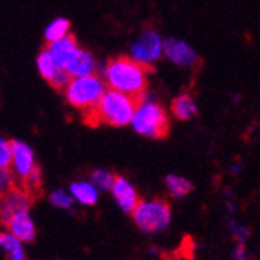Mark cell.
Returning <instances> with one entry per match:
<instances>
[{
    "instance_id": "obj_1",
    "label": "cell",
    "mask_w": 260,
    "mask_h": 260,
    "mask_svg": "<svg viewBox=\"0 0 260 260\" xmlns=\"http://www.w3.org/2000/svg\"><path fill=\"white\" fill-rule=\"evenodd\" d=\"M151 70V66L140 64L131 56H117L106 62L103 81L108 89L123 92L140 102L147 97L148 75Z\"/></svg>"
},
{
    "instance_id": "obj_2",
    "label": "cell",
    "mask_w": 260,
    "mask_h": 260,
    "mask_svg": "<svg viewBox=\"0 0 260 260\" xmlns=\"http://www.w3.org/2000/svg\"><path fill=\"white\" fill-rule=\"evenodd\" d=\"M137 103H139L137 99L126 95L123 92L106 87L97 106L84 115L89 117L87 119L89 125L105 123L109 126L122 128L129 125Z\"/></svg>"
},
{
    "instance_id": "obj_3",
    "label": "cell",
    "mask_w": 260,
    "mask_h": 260,
    "mask_svg": "<svg viewBox=\"0 0 260 260\" xmlns=\"http://www.w3.org/2000/svg\"><path fill=\"white\" fill-rule=\"evenodd\" d=\"M129 125L137 134L150 139H162L170 131L169 114L157 102L145 97L137 103Z\"/></svg>"
},
{
    "instance_id": "obj_4",
    "label": "cell",
    "mask_w": 260,
    "mask_h": 260,
    "mask_svg": "<svg viewBox=\"0 0 260 260\" xmlns=\"http://www.w3.org/2000/svg\"><path fill=\"white\" fill-rule=\"evenodd\" d=\"M62 90L66 102L70 106L81 111L83 114H87L97 106L103 92L106 90V84L100 77L92 74L70 78Z\"/></svg>"
},
{
    "instance_id": "obj_5",
    "label": "cell",
    "mask_w": 260,
    "mask_h": 260,
    "mask_svg": "<svg viewBox=\"0 0 260 260\" xmlns=\"http://www.w3.org/2000/svg\"><path fill=\"white\" fill-rule=\"evenodd\" d=\"M133 221L144 234H157L172 223V207L164 200L139 201L131 212Z\"/></svg>"
},
{
    "instance_id": "obj_6",
    "label": "cell",
    "mask_w": 260,
    "mask_h": 260,
    "mask_svg": "<svg viewBox=\"0 0 260 260\" xmlns=\"http://www.w3.org/2000/svg\"><path fill=\"white\" fill-rule=\"evenodd\" d=\"M164 55V39L154 30H147L131 45L129 56L140 64L151 66Z\"/></svg>"
},
{
    "instance_id": "obj_7",
    "label": "cell",
    "mask_w": 260,
    "mask_h": 260,
    "mask_svg": "<svg viewBox=\"0 0 260 260\" xmlns=\"http://www.w3.org/2000/svg\"><path fill=\"white\" fill-rule=\"evenodd\" d=\"M10 147H11L10 169H11L14 178L19 179V184L22 185L36 167L35 153H33L31 147L22 140H11Z\"/></svg>"
},
{
    "instance_id": "obj_8",
    "label": "cell",
    "mask_w": 260,
    "mask_h": 260,
    "mask_svg": "<svg viewBox=\"0 0 260 260\" xmlns=\"http://www.w3.org/2000/svg\"><path fill=\"white\" fill-rule=\"evenodd\" d=\"M30 192L20 184H14L8 192L0 195V221L4 224L20 210H30Z\"/></svg>"
},
{
    "instance_id": "obj_9",
    "label": "cell",
    "mask_w": 260,
    "mask_h": 260,
    "mask_svg": "<svg viewBox=\"0 0 260 260\" xmlns=\"http://www.w3.org/2000/svg\"><path fill=\"white\" fill-rule=\"evenodd\" d=\"M36 64H38V70H39L41 77L52 87L59 90V89H64V86L69 83L70 77L66 72V69H61L52 59V56L49 55V52H47L45 49L39 53V56L36 59Z\"/></svg>"
},
{
    "instance_id": "obj_10",
    "label": "cell",
    "mask_w": 260,
    "mask_h": 260,
    "mask_svg": "<svg viewBox=\"0 0 260 260\" xmlns=\"http://www.w3.org/2000/svg\"><path fill=\"white\" fill-rule=\"evenodd\" d=\"M164 55L173 64L181 66V67H192L200 61L197 52L190 45L175 38H169L164 41Z\"/></svg>"
},
{
    "instance_id": "obj_11",
    "label": "cell",
    "mask_w": 260,
    "mask_h": 260,
    "mask_svg": "<svg viewBox=\"0 0 260 260\" xmlns=\"http://www.w3.org/2000/svg\"><path fill=\"white\" fill-rule=\"evenodd\" d=\"M5 226L22 243H30L36 239L38 229H36V224L30 215V210L16 212L14 215L10 217V220L5 223Z\"/></svg>"
},
{
    "instance_id": "obj_12",
    "label": "cell",
    "mask_w": 260,
    "mask_h": 260,
    "mask_svg": "<svg viewBox=\"0 0 260 260\" xmlns=\"http://www.w3.org/2000/svg\"><path fill=\"white\" fill-rule=\"evenodd\" d=\"M111 192L117 206H119L120 210H123L125 214H131L136 204L140 201L134 185L126 178H122V176H115L114 184L111 187Z\"/></svg>"
},
{
    "instance_id": "obj_13",
    "label": "cell",
    "mask_w": 260,
    "mask_h": 260,
    "mask_svg": "<svg viewBox=\"0 0 260 260\" xmlns=\"http://www.w3.org/2000/svg\"><path fill=\"white\" fill-rule=\"evenodd\" d=\"M78 42L75 39L74 35H67L58 41H53V42H49L45 47V50L49 52V55L52 56V59L61 67L64 69L67 66V62L70 61V58H72L75 55V52L78 50Z\"/></svg>"
},
{
    "instance_id": "obj_14",
    "label": "cell",
    "mask_w": 260,
    "mask_h": 260,
    "mask_svg": "<svg viewBox=\"0 0 260 260\" xmlns=\"http://www.w3.org/2000/svg\"><path fill=\"white\" fill-rule=\"evenodd\" d=\"M64 69H66V72L69 74L70 78L86 77V75L95 74L97 62H95V58L92 56L90 52L78 47V50L75 52V55L72 58H70V61L67 62V66Z\"/></svg>"
},
{
    "instance_id": "obj_15",
    "label": "cell",
    "mask_w": 260,
    "mask_h": 260,
    "mask_svg": "<svg viewBox=\"0 0 260 260\" xmlns=\"http://www.w3.org/2000/svg\"><path fill=\"white\" fill-rule=\"evenodd\" d=\"M69 193L75 203H80L83 206H95L99 201V188L87 181L74 182L69 188Z\"/></svg>"
},
{
    "instance_id": "obj_16",
    "label": "cell",
    "mask_w": 260,
    "mask_h": 260,
    "mask_svg": "<svg viewBox=\"0 0 260 260\" xmlns=\"http://www.w3.org/2000/svg\"><path fill=\"white\" fill-rule=\"evenodd\" d=\"M172 112L178 120H190L198 115V106L190 93H181L172 103Z\"/></svg>"
},
{
    "instance_id": "obj_17",
    "label": "cell",
    "mask_w": 260,
    "mask_h": 260,
    "mask_svg": "<svg viewBox=\"0 0 260 260\" xmlns=\"http://www.w3.org/2000/svg\"><path fill=\"white\" fill-rule=\"evenodd\" d=\"M0 249L5 252V260H25L22 242L16 239L10 231L0 232Z\"/></svg>"
},
{
    "instance_id": "obj_18",
    "label": "cell",
    "mask_w": 260,
    "mask_h": 260,
    "mask_svg": "<svg viewBox=\"0 0 260 260\" xmlns=\"http://www.w3.org/2000/svg\"><path fill=\"white\" fill-rule=\"evenodd\" d=\"M165 185H167L170 195L173 198H178V200L187 197L193 188L190 181H187L185 178L178 176V175H169L167 178H165Z\"/></svg>"
},
{
    "instance_id": "obj_19",
    "label": "cell",
    "mask_w": 260,
    "mask_h": 260,
    "mask_svg": "<svg viewBox=\"0 0 260 260\" xmlns=\"http://www.w3.org/2000/svg\"><path fill=\"white\" fill-rule=\"evenodd\" d=\"M69 33H70V22L64 17H58L49 23V27H47L44 31V38H45L47 44H49V42H53V41H58V39L67 36Z\"/></svg>"
},
{
    "instance_id": "obj_20",
    "label": "cell",
    "mask_w": 260,
    "mask_h": 260,
    "mask_svg": "<svg viewBox=\"0 0 260 260\" xmlns=\"http://www.w3.org/2000/svg\"><path fill=\"white\" fill-rule=\"evenodd\" d=\"M90 179H92V184L97 188H100V190H111L114 179H115V175L106 169H97V170L92 172Z\"/></svg>"
},
{
    "instance_id": "obj_21",
    "label": "cell",
    "mask_w": 260,
    "mask_h": 260,
    "mask_svg": "<svg viewBox=\"0 0 260 260\" xmlns=\"http://www.w3.org/2000/svg\"><path fill=\"white\" fill-rule=\"evenodd\" d=\"M50 203L55 206V207H58V209H72V206H74V198L70 197V193L69 192H66V190H62V188H58V190H55V192H52L50 193Z\"/></svg>"
},
{
    "instance_id": "obj_22",
    "label": "cell",
    "mask_w": 260,
    "mask_h": 260,
    "mask_svg": "<svg viewBox=\"0 0 260 260\" xmlns=\"http://www.w3.org/2000/svg\"><path fill=\"white\" fill-rule=\"evenodd\" d=\"M229 231L232 234V237L237 242V245H246L248 239H249V229L246 226H240L237 224L234 220L229 221Z\"/></svg>"
},
{
    "instance_id": "obj_23",
    "label": "cell",
    "mask_w": 260,
    "mask_h": 260,
    "mask_svg": "<svg viewBox=\"0 0 260 260\" xmlns=\"http://www.w3.org/2000/svg\"><path fill=\"white\" fill-rule=\"evenodd\" d=\"M16 184V178L10 167H0V195L8 192Z\"/></svg>"
},
{
    "instance_id": "obj_24",
    "label": "cell",
    "mask_w": 260,
    "mask_h": 260,
    "mask_svg": "<svg viewBox=\"0 0 260 260\" xmlns=\"http://www.w3.org/2000/svg\"><path fill=\"white\" fill-rule=\"evenodd\" d=\"M11 160V147L10 142L0 139V167H10Z\"/></svg>"
},
{
    "instance_id": "obj_25",
    "label": "cell",
    "mask_w": 260,
    "mask_h": 260,
    "mask_svg": "<svg viewBox=\"0 0 260 260\" xmlns=\"http://www.w3.org/2000/svg\"><path fill=\"white\" fill-rule=\"evenodd\" d=\"M232 258L234 260H249L251 255L248 254L245 245H237V246L234 248V251H232Z\"/></svg>"
},
{
    "instance_id": "obj_26",
    "label": "cell",
    "mask_w": 260,
    "mask_h": 260,
    "mask_svg": "<svg viewBox=\"0 0 260 260\" xmlns=\"http://www.w3.org/2000/svg\"><path fill=\"white\" fill-rule=\"evenodd\" d=\"M240 172V167H232V173H239Z\"/></svg>"
}]
</instances>
